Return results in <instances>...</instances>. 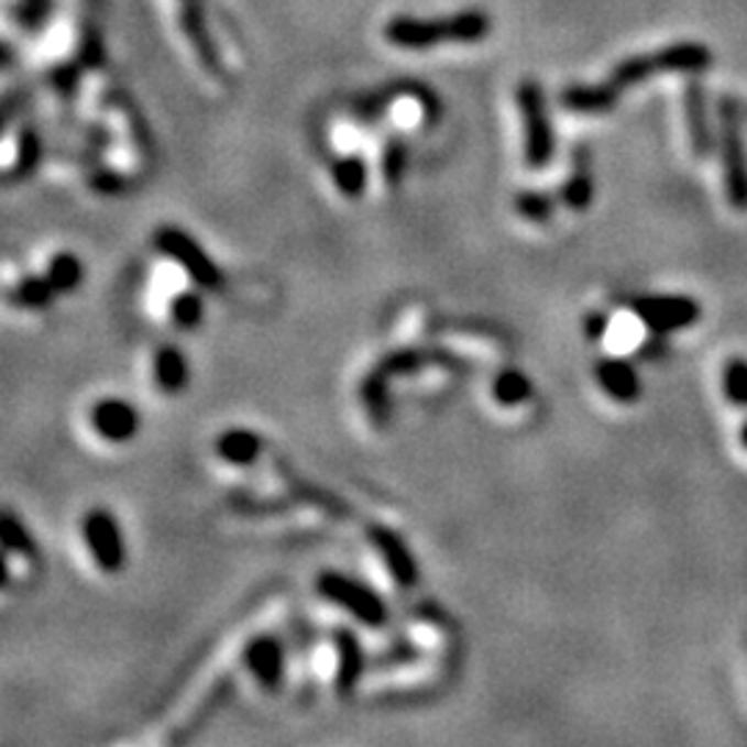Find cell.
Instances as JSON below:
<instances>
[{"label":"cell","instance_id":"obj_1","mask_svg":"<svg viewBox=\"0 0 747 747\" xmlns=\"http://www.w3.org/2000/svg\"><path fill=\"white\" fill-rule=\"evenodd\" d=\"M714 56L706 45H697V42H681V45L662 47L657 53H648V56H634L626 62L617 64L609 75V84L617 91H626L631 86H639L645 78L659 73H690L697 75L703 69L712 67Z\"/></svg>","mask_w":747,"mask_h":747},{"label":"cell","instance_id":"obj_2","mask_svg":"<svg viewBox=\"0 0 747 747\" xmlns=\"http://www.w3.org/2000/svg\"><path fill=\"white\" fill-rule=\"evenodd\" d=\"M493 23L480 9H469L454 18L438 20V23H418V20H396L388 29L391 42L402 47H432L440 42H460V45H474L491 34Z\"/></svg>","mask_w":747,"mask_h":747},{"label":"cell","instance_id":"obj_3","mask_svg":"<svg viewBox=\"0 0 747 747\" xmlns=\"http://www.w3.org/2000/svg\"><path fill=\"white\" fill-rule=\"evenodd\" d=\"M316 587H319L321 598L341 606L343 612H349L365 628H383L388 623V604L369 584L358 582V579L347 576V573L325 571L316 579Z\"/></svg>","mask_w":747,"mask_h":747},{"label":"cell","instance_id":"obj_4","mask_svg":"<svg viewBox=\"0 0 747 747\" xmlns=\"http://www.w3.org/2000/svg\"><path fill=\"white\" fill-rule=\"evenodd\" d=\"M155 250L164 252L175 266H180L183 272L189 274V279L197 288H202V292H222V268L197 244V239L191 233H186L180 228L155 230Z\"/></svg>","mask_w":747,"mask_h":747},{"label":"cell","instance_id":"obj_5","mask_svg":"<svg viewBox=\"0 0 747 747\" xmlns=\"http://www.w3.org/2000/svg\"><path fill=\"white\" fill-rule=\"evenodd\" d=\"M518 106L526 128V164L531 169H542L553 155V133L548 122L546 95L537 80L526 78L518 86Z\"/></svg>","mask_w":747,"mask_h":747},{"label":"cell","instance_id":"obj_6","mask_svg":"<svg viewBox=\"0 0 747 747\" xmlns=\"http://www.w3.org/2000/svg\"><path fill=\"white\" fill-rule=\"evenodd\" d=\"M719 147H723V172H725V195H728L730 208L747 211V153L745 139H741L739 117L719 111Z\"/></svg>","mask_w":747,"mask_h":747},{"label":"cell","instance_id":"obj_7","mask_svg":"<svg viewBox=\"0 0 747 747\" xmlns=\"http://www.w3.org/2000/svg\"><path fill=\"white\" fill-rule=\"evenodd\" d=\"M84 542L103 573H120L125 568V537H122L120 520L109 509L86 513Z\"/></svg>","mask_w":747,"mask_h":747},{"label":"cell","instance_id":"obj_8","mask_svg":"<svg viewBox=\"0 0 747 747\" xmlns=\"http://www.w3.org/2000/svg\"><path fill=\"white\" fill-rule=\"evenodd\" d=\"M634 314L653 336H668L695 325L703 310L692 297H645L634 303Z\"/></svg>","mask_w":747,"mask_h":747},{"label":"cell","instance_id":"obj_9","mask_svg":"<svg viewBox=\"0 0 747 747\" xmlns=\"http://www.w3.org/2000/svg\"><path fill=\"white\" fill-rule=\"evenodd\" d=\"M89 424L100 440L122 446L136 438L139 429H142V416L125 399H100L91 405Z\"/></svg>","mask_w":747,"mask_h":747},{"label":"cell","instance_id":"obj_10","mask_svg":"<svg viewBox=\"0 0 747 747\" xmlns=\"http://www.w3.org/2000/svg\"><path fill=\"white\" fill-rule=\"evenodd\" d=\"M369 540L374 542L377 553L383 557L391 579H394L399 587H416L418 565H416V557H413L410 548H407V542L402 540L394 529H388V526H383V524L369 526Z\"/></svg>","mask_w":747,"mask_h":747},{"label":"cell","instance_id":"obj_11","mask_svg":"<svg viewBox=\"0 0 747 747\" xmlns=\"http://www.w3.org/2000/svg\"><path fill=\"white\" fill-rule=\"evenodd\" d=\"M244 668L266 692H277L286 675V653L274 637H255L244 648Z\"/></svg>","mask_w":747,"mask_h":747},{"label":"cell","instance_id":"obj_12","mask_svg":"<svg viewBox=\"0 0 747 747\" xmlns=\"http://www.w3.org/2000/svg\"><path fill=\"white\" fill-rule=\"evenodd\" d=\"M332 642H336L338 664H336V692L338 695H352L358 690L360 679H363L365 668H369V659H365V650L360 645V639L354 637L349 628H338L332 634Z\"/></svg>","mask_w":747,"mask_h":747},{"label":"cell","instance_id":"obj_13","mask_svg":"<svg viewBox=\"0 0 747 747\" xmlns=\"http://www.w3.org/2000/svg\"><path fill=\"white\" fill-rule=\"evenodd\" d=\"M595 380H598L601 391L609 399L620 402V405H631L642 394V383L639 374L628 360L623 358H604L595 363Z\"/></svg>","mask_w":747,"mask_h":747},{"label":"cell","instance_id":"obj_14","mask_svg":"<svg viewBox=\"0 0 747 747\" xmlns=\"http://www.w3.org/2000/svg\"><path fill=\"white\" fill-rule=\"evenodd\" d=\"M684 114H686V131H690L692 150L697 158H708L714 150V133L708 128V106H706V89L701 80H690L684 89Z\"/></svg>","mask_w":747,"mask_h":747},{"label":"cell","instance_id":"obj_15","mask_svg":"<svg viewBox=\"0 0 747 747\" xmlns=\"http://www.w3.org/2000/svg\"><path fill=\"white\" fill-rule=\"evenodd\" d=\"M189 380H191L189 358H186L180 349L166 343V347H161L158 352L153 354V383L161 394L166 396L183 394V391L189 388Z\"/></svg>","mask_w":747,"mask_h":747},{"label":"cell","instance_id":"obj_16","mask_svg":"<svg viewBox=\"0 0 747 747\" xmlns=\"http://www.w3.org/2000/svg\"><path fill=\"white\" fill-rule=\"evenodd\" d=\"M263 454V440L255 429L246 427H233L224 429L217 438V457L233 469H250L261 460Z\"/></svg>","mask_w":747,"mask_h":747},{"label":"cell","instance_id":"obj_17","mask_svg":"<svg viewBox=\"0 0 747 747\" xmlns=\"http://www.w3.org/2000/svg\"><path fill=\"white\" fill-rule=\"evenodd\" d=\"M620 100V91L606 80V84L595 86H568L562 91V106L573 114H609Z\"/></svg>","mask_w":747,"mask_h":747},{"label":"cell","instance_id":"obj_18","mask_svg":"<svg viewBox=\"0 0 747 747\" xmlns=\"http://www.w3.org/2000/svg\"><path fill=\"white\" fill-rule=\"evenodd\" d=\"M590 164H593L590 147L579 144L576 153H573L571 177H568L562 191H559L562 202L568 208H573V211H587L590 202H593V172H590Z\"/></svg>","mask_w":747,"mask_h":747},{"label":"cell","instance_id":"obj_19","mask_svg":"<svg viewBox=\"0 0 747 747\" xmlns=\"http://www.w3.org/2000/svg\"><path fill=\"white\" fill-rule=\"evenodd\" d=\"M432 363L457 365V360L451 358V354L440 352V349L407 347V349H394V352L385 354V358L377 363V369L394 380V377H402V374H416V371H421L424 365H432Z\"/></svg>","mask_w":747,"mask_h":747},{"label":"cell","instance_id":"obj_20","mask_svg":"<svg viewBox=\"0 0 747 747\" xmlns=\"http://www.w3.org/2000/svg\"><path fill=\"white\" fill-rule=\"evenodd\" d=\"M360 402L374 427H388L391 418V377L374 365L360 383Z\"/></svg>","mask_w":747,"mask_h":747},{"label":"cell","instance_id":"obj_21","mask_svg":"<svg viewBox=\"0 0 747 747\" xmlns=\"http://www.w3.org/2000/svg\"><path fill=\"white\" fill-rule=\"evenodd\" d=\"M0 548H3L9 557H20L25 559V562H34V559L40 557V546H36L29 526L7 507H0Z\"/></svg>","mask_w":747,"mask_h":747},{"label":"cell","instance_id":"obj_22","mask_svg":"<svg viewBox=\"0 0 747 747\" xmlns=\"http://www.w3.org/2000/svg\"><path fill=\"white\" fill-rule=\"evenodd\" d=\"M58 292L53 288L51 279L45 274H31V277L18 279V286L9 292V299L14 303V308L23 310H47L56 303Z\"/></svg>","mask_w":747,"mask_h":747},{"label":"cell","instance_id":"obj_23","mask_svg":"<svg viewBox=\"0 0 747 747\" xmlns=\"http://www.w3.org/2000/svg\"><path fill=\"white\" fill-rule=\"evenodd\" d=\"M84 263H80L75 252H56L45 268V277L51 279L58 294L78 292L80 283H84Z\"/></svg>","mask_w":747,"mask_h":747},{"label":"cell","instance_id":"obj_24","mask_svg":"<svg viewBox=\"0 0 747 747\" xmlns=\"http://www.w3.org/2000/svg\"><path fill=\"white\" fill-rule=\"evenodd\" d=\"M169 316L172 325H175L177 330L191 332L202 325V319H206V305H202V297L197 292H180L172 297Z\"/></svg>","mask_w":747,"mask_h":747},{"label":"cell","instance_id":"obj_25","mask_svg":"<svg viewBox=\"0 0 747 747\" xmlns=\"http://www.w3.org/2000/svg\"><path fill=\"white\" fill-rule=\"evenodd\" d=\"M493 396H496L498 405H504V407L524 405V402L531 396L529 377L515 369L502 371V374L496 377V383H493Z\"/></svg>","mask_w":747,"mask_h":747},{"label":"cell","instance_id":"obj_26","mask_svg":"<svg viewBox=\"0 0 747 747\" xmlns=\"http://www.w3.org/2000/svg\"><path fill=\"white\" fill-rule=\"evenodd\" d=\"M279 474H283V480H286V485L292 487V493H294V498H299L303 504H310V507H319V509H325V513H330V515H347V509H343V504L341 502H336V498L330 496V493H325V491H316V487H310V485H305L303 480H297V476L292 474V471L286 469V465H279Z\"/></svg>","mask_w":747,"mask_h":747},{"label":"cell","instance_id":"obj_27","mask_svg":"<svg viewBox=\"0 0 747 747\" xmlns=\"http://www.w3.org/2000/svg\"><path fill=\"white\" fill-rule=\"evenodd\" d=\"M332 177H336V186L349 197V200H358L365 189V164L360 158H343L338 161L336 169H332Z\"/></svg>","mask_w":747,"mask_h":747},{"label":"cell","instance_id":"obj_28","mask_svg":"<svg viewBox=\"0 0 747 747\" xmlns=\"http://www.w3.org/2000/svg\"><path fill=\"white\" fill-rule=\"evenodd\" d=\"M553 197L548 195V191H520L518 197H515V211L520 213V217L526 219V222H535V224H546L548 219H551L553 213Z\"/></svg>","mask_w":747,"mask_h":747},{"label":"cell","instance_id":"obj_29","mask_svg":"<svg viewBox=\"0 0 747 747\" xmlns=\"http://www.w3.org/2000/svg\"><path fill=\"white\" fill-rule=\"evenodd\" d=\"M723 391L730 405L747 407V360L734 358L725 363Z\"/></svg>","mask_w":747,"mask_h":747},{"label":"cell","instance_id":"obj_30","mask_svg":"<svg viewBox=\"0 0 747 747\" xmlns=\"http://www.w3.org/2000/svg\"><path fill=\"white\" fill-rule=\"evenodd\" d=\"M233 509L241 515H252V518H263V515H279L292 509L288 502H274V498H246V496H235L233 498Z\"/></svg>","mask_w":747,"mask_h":747},{"label":"cell","instance_id":"obj_31","mask_svg":"<svg viewBox=\"0 0 747 747\" xmlns=\"http://www.w3.org/2000/svg\"><path fill=\"white\" fill-rule=\"evenodd\" d=\"M405 166H407V144L405 142H391L388 147H385V155H383V175L385 180L391 183V186H396V183L405 177Z\"/></svg>","mask_w":747,"mask_h":747},{"label":"cell","instance_id":"obj_32","mask_svg":"<svg viewBox=\"0 0 747 747\" xmlns=\"http://www.w3.org/2000/svg\"><path fill=\"white\" fill-rule=\"evenodd\" d=\"M416 659H418V650L413 648V645H399V648H394L391 653L380 657L377 662H374V668H394V664H407V662H416Z\"/></svg>","mask_w":747,"mask_h":747},{"label":"cell","instance_id":"obj_33","mask_svg":"<svg viewBox=\"0 0 747 747\" xmlns=\"http://www.w3.org/2000/svg\"><path fill=\"white\" fill-rule=\"evenodd\" d=\"M609 316L606 314H590L587 319H584V332H587L590 341H601V338L609 332Z\"/></svg>","mask_w":747,"mask_h":747},{"label":"cell","instance_id":"obj_34","mask_svg":"<svg viewBox=\"0 0 747 747\" xmlns=\"http://www.w3.org/2000/svg\"><path fill=\"white\" fill-rule=\"evenodd\" d=\"M717 111H728V114L739 117L741 122H747V103H741V100H734V98H719Z\"/></svg>","mask_w":747,"mask_h":747},{"label":"cell","instance_id":"obj_35","mask_svg":"<svg viewBox=\"0 0 747 747\" xmlns=\"http://www.w3.org/2000/svg\"><path fill=\"white\" fill-rule=\"evenodd\" d=\"M639 354H642V358H648V360L662 358V354H664V341L657 336V338H653V341L642 343V349H639Z\"/></svg>","mask_w":747,"mask_h":747},{"label":"cell","instance_id":"obj_36","mask_svg":"<svg viewBox=\"0 0 747 747\" xmlns=\"http://www.w3.org/2000/svg\"><path fill=\"white\" fill-rule=\"evenodd\" d=\"M12 582V568H9V553L0 548V590H7Z\"/></svg>","mask_w":747,"mask_h":747},{"label":"cell","instance_id":"obj_37","mask_svg":"<svg viewBox=\"0 0 747 747\" xmlns=\"http://www.w3.org/2000/svg\"><path fill=\"white\" fill-rule=\"evenodd\" d=\"M741 446L747 449V421H745V427H741Z\"/></svg>","mask_w":747,"mask_h":747}]
</instances>
